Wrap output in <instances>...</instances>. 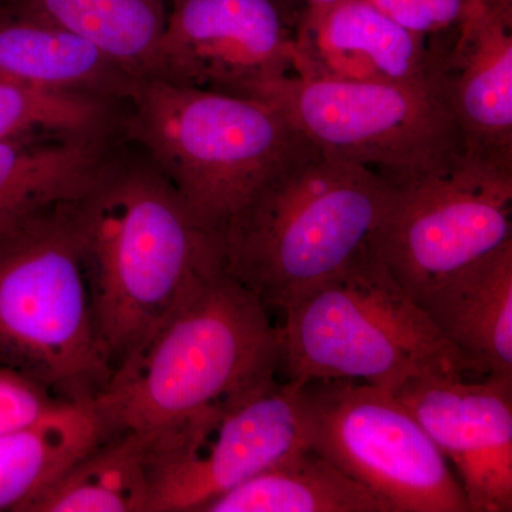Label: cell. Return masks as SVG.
Wrapping results in <instances>:
<instances>
[{
    "mask_svg": "<svg viewBox=\"0 0 512 512\" xmlns=\"http://www.w3.org/2000/svg\"><path fill=\"white\" fill-rule=\"evenodd\" d=\"M167 3L153 79L266 101L296 77V23L278 0Z\"/></svg>",
    "mask_w": 512,
    "mask_h": 512,
    "instance_id": "10",
    "label": "cell"
},
{
    "mask_svg": "<svg viewBox=\"0 0 512 512\" xmlns=\"http://www.w3.org/2000/svg\"><path fill=\"white\" fill-rule=\"evenodd\" d=\"M121 137V131H110L0 140V217H23L76 200Z\"/></svg>",
    "mask_w": 512,
    "mask_h": 512,
    "instance_id": "17",
    "label": "cell"
},
{
    "mask_svg": "<svg viewBox=\"0 0 512 512\" xmlns=\"http://www.w3.org/2000/svg\"><path fill=\"white\" fill-rule=\"evenodd\" d=\"M286 382L348 379L396 393L430 373H478L444 339L373 247L284 309Z\"/></svg>",
    "mask_w": 512,
    "mask_h": 512,
    "instance_id": "5",
    "label": "cell"
},
{
    "mask_svg": "<svg viewBox=\"0 0 512 512\" xmlns=\"http://www.w3.org/2000/svg\"><path fill=\"white\" fill-rule=\"evenodd\" d=\"M512 171L463 160L393 185L373 247L414 301L512 239Z\"/></svg>",
    "mask_w": 512,
    "mask_h": 512,
    "instance_id": "9",
    "label": "cell"
},
{
    "mask_svg": "<svg viewBox=\"0 0 512 512\" xmlns=\"http://www.w3.org/2000/svg\"><path fill=\"white\" fill-rule=\"evenodd\" d=\"M309 143L392 185L446 173L463 158L444 69L417 83L291 77L268 100Z\"/></svg>",
    "mask_w": 512,
    "mask_h": 512,
    "instance_id": "7",
    "label": "cell"
},
{
    "mask_svg": "<svg viewBox=\"0 0 512 512\" xmlns=\"http://www.w3.org/2000/svg\"><path fill=\"white\" fill-rule=\"evenodd\" d=\"M70 205L94 326L114 372L224 266L220 241L124 137Z\"/></svg>",
    "mask_w": 512,
    "mask_h": 512,
    "instance_id": "1",
    "label": "cell"
},
{
    "mask_svg": "<svg viewBox=\"0 0 512 512\" xmlns=\"http://www.w3.org/2000/svg\"><path fill=\"white\" fill-rule=\"evenodd\" d=\"M309 450L296 386L232 410L188 456L153 466L150 512H201L239 485Z\"/></svg>",
    "mask_w": 512,
    "mask_h": 512,
    "instance_id": "12",
    "label": "cell"
},
{
    "mask_svg": "<svg viewBox=\"0 0 512 512\" xmlns=\"http://www.w3.org/2000/svg\"><path fill=\"white\" fill-rule=\"evenodd\" d=\"M153 468L143 434H110L23 512H150Z\"/></svg>",
    "mask_w": 512,
    "mask_h": 512,
    "instance_id": "20",
    "label": "cell"
},
{
    "mask_svg": "<svg viewBox=\"0 0 512 512\" xmlns=\"http://www.w3.org/2000/svg\"><path fill=\"white\" fill-rule=\"evenodd\" d=\"M417 35L369 0L305 8L295 25L296 77L360 83L436 79L448 49Z\"/></svg>",
    "mask_w": 512,
    "mask_h": 512,
    "instance_id": "13",
    "label": "cell"
},
{
    "mask_svg": "<svg viewBox=\"0 0 512 512\" xmlns=\"http://www.w3.org/2000/svg\"><path fill=\"white\" fill-rule=\"evenodd\" d=\"M0 366L70 400H93L113 375L70 201L20 218L0 238Z\"/></svg>",
    "mask_w": 512,
    "mask_h": 512,
    "instance_id": "6",
    "label": "cell"
},
{
    "mask_svg": "<svg viewBox=\"0 0 512 512\" xmlns=\"http://www.w3.org/2000/svg\"><path fill=\"white\" fill-rule=\"evenodd\" d=\"M110 434L94 399H57L35 420L0 433V512H23Z\"/></svg>",
    "mask_w": 512,
    "mask_h": 512,
    "instance_id": "18",
    "label": "cell"
},
{
    "mask_svg": "<svg viewBox=\"0 0 512 512\" xmlns=\"http://www.w3.org/2000/svg\"><path fill=\"white\" fill-rule=\"evenodd\" d=\"M392 194L375 171L305 138L218 234L225 269L284 311L373 244Z\"/></svg>",
    "mask_w": 512,
    "mask_h": 512,
    "instance_id": "3",
    "label": "cell"
},
{
    "mask_svg": "<svg viewBox=\"0 0 512 512\" xmlns=\"http://www.w3.org/2000/svg\"><path fill=\"white\" fill-rule=\"evenodd\" d=\"M303 2H305V8H322V6L332 5L338 0H303Z\"/></svg>",
    "mask_w": 512,
    "mask_h": 512,
    "instance_id": "27",
    "label": "cell"
},
{
    "mask_svg": "<svg viewBox=\"0 0 512 512\" xmlns=\"http://www.w3.org/2000/svg\"><path fill=\"white\" fill-rule=\"evenodd\" d=\"M487 18L512 25V0H467L464 20Z\"/></svg>",
    "mask_w": 512,
    "mask_h": 512,
    "instance_id": "25",
    "label": "cell"
},
{
    "mask_svg": "<svg viewBox=\"0 0 512 512\" xmlns=\"http://www.w3.org/2000/svg\"><path fill=\"white\" fill-rule=\"evenodd\" d=\"M430 373L396 397L456 467L471 512L512 511V379Z\"/></svg>",
    "mask_w": 512,
    "mask_h": 512,
    "instance_id": "11",
    "label": "cell"
},
{
    "mask_svg": "<svg viewBox=\"0 0 512 512\" xmlns=\"http://www.w3.org/2000/svg\"><path fill=\"white\" fill-rule=\"evenodd\" d=\"M23 217H26V215H23ZM23 217H0V238H2V235L5 234L16 221H19L20 218Z\"/></svg>",
    "mask_w": 512,
    "mask_h": 512,
    "instance_id": "26",
    "label": "cell"
},
{
    "mask_svg": "<svg viewBox=\"0 0 512 512\" xmlns=\"http://www.w3.org/2000/svg\"><path fill=\"white\" fill-rule=\"evenodd\" d=\"M57 397L42 384L0 366V433L35 420Z\"/></svg>",
    "mask_w": 512,
    "mask_h": 512,
    "instance_id": "24",
    "label": "cell"
},
{
    "mask_svg": "<svg viewBox=\"0 0 512 512\" xmlns=\"http://www.w3.org/2000/svg\"><path fill=\"white\" fill-rule=\"evenodd\" d=\"M126 103L0 79V140L36 133L121 131Z\"/></svg>",
    "mask_w": 512,
    "mask_h": 512,
    "instance_id": "22",
    "label": "cell"
},
{
    "mask_svg": "<svg viewBox=\"0 0 512 512\" xmlns=\"http://www.w3.org/2000/svg\"><path fill=\"white\" fill-rule=\"evenodd\" d=\"M293 384L309 450L392 512H471L446 458L396 394L348 379Z\"/></svg>",
    "mask_w": 512,
    "mask_h": 512,
    "instance_id": "8",
    "label": "cell"
},
{
    "mask_svg": "<svg viewBox=\"0 0 512 512\" xmlns=\"http://www.w3.org/2000/svg\"><path fill=\"white\" fill-rule=\"evenodd\" d=\"M201 512H392L315 451L306 450L205 505Z\"/></svg>",
    "mask_w": 512,
    "mask_h": 512,
    "instance_id": "21",
    "label": "cell"
},
{
    "mask_svg": "<svg viewBox=\"0 0 512 512\" xmlns=\"http://www.w3.org/2000/svg\"><path fill=\"white\" fill-rule=\"evenodd\" d=\"M404 28L439 39L457 32L466 16L467 0H369Z\"/></svg>",
    "mask_w": 512,
    "mask_h": 512,
    "instance_id": "23",
    "label": "cell"
},
{
    "mask_svg": "<svg viewBox=\"0 0 512 512\" xmlns=\"http://www.w3.org/2000/svg\"><path fill=\"white\" fill-rule=\"evenodd\" d=\"M281 335L225 266L117 367L94 404L110 433L191 446L228 413L278 386Z\"/></svg>",
    "mask_w": 512,
    "mask_h": 512,
    "instance_id": "2",
    "label": "cell"
},
{
    "mask_svg": "<svg viewBox=\"0 0 512 512\" xmlns=\"http://www.w3.org/2000/svg\"><path fill=\"white\" fill-rule=\"evenodd\" d=\"M444 83L463 160L512 171V25L463 20L448 45Z\"/></svg>",
    "mask_w": 512,
    "mask_h": 512,
    "instance_id": "14",
    "label": "cell"
},
{
    "mask_svg": "<svg viewBox=\"0 0 512 512\" xmlns=\"http://www.w3.org/2000/svg\"><path fill=\"white\" fill-rule=\"evenodd\" d=\"M0 79L126 103L134 84L96 46L0 2Z\"/></svg>",
    "mask_w": 512,
    "mask_h": 512,
    "instance_id": "16",
    "label": "cell"
},
{
    "mask_svg": "<svg viewBox=\"0 0 512 512\" xmlns=\"http://www.w3.org/2000/svg\"><path fill=\"white\" fill-rule=\"evenodd\" d=\"M82 37L134 79H153L167 0H0Z\"/></svg>",
    "mask_w": 512,
    "mask_h": 512,
    "instance_id": "19",
    "label": "cell"
},
{
    "mask_svg": "<svg viewBox=\"0 0 512 512\" xmlns=\"http://www.w3.org/2000/svg\"><path fill=\"white\" fill-rule=\"evenodd\" d=\"M416 302L481 375L512 379V239L451 272Z\"/></svg>",
    "mask_w": 512,
    "mask_h": 512,
    "instance_id": "15",
    "label": "cell"
},
{
    "mask_svg": "<svg viewBox=\"0 0 512 512\" xmlns=\"http://www.w3.org/2000/svg\"><path fill=\"white\" fill-rule=\"evenodd\" d=\"M121 133L178 192L202 228L220 234L305 137L271 101L138 80Z\"/></svg>",
    "mask_w": 512,
    "mask_h": 512,
    "instance_id": "4",
    "label": "cell"
}]
</instances>
